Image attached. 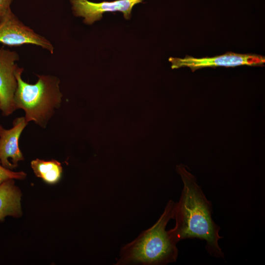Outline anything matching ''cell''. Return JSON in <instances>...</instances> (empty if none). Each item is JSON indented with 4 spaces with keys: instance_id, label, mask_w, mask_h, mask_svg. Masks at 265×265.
Listing matches in <instances>:
<instances>
[{
    "instance_id": "4",
    "label": "cell",
    "mask_w": 265,
    "mask_h": 265,
    "mask_svg": "<svg viewBox=\"0 0 265 265\" xmlns=\"http://www.w3.org/2000/svg\"><path fill=\"white\" fill-rule=\"evenodd\" d=\"M0 43L9 47L33 44L53 53L54 48L44 37L25 25L10 8L0 20Z\"/></svg>"
},
{
    "instance_id": "12",
    "label": "cell",
    "mask_w": 265,
    "mask_h": 265,
    "mask_svg": "<svg viewBox=\"0 0 265 265\" xmlns=\"http://www.w3.org/2000/svg\"><path fill=\"white\" fill-rule=\"evenodd\" d=\"M13 0H0V20L10 8Z\"/></svg>"
},
{
    "instance_id": "1",
    "label": "cell",
    "mask_w": 265,
    "mask_h": 265,
    "mask_svg": "<svg viewBox=\"0 0 265 265\" xmlns=\"http://www.w3.org/2000/svg\"><path fill=\"white\" fill-rule=\"evenodd\" d=\"M183 187L176 202L174 219L175 225L168 230L177 243L181 240L197 238L206 241V250L211 256L224 258L218 241L220 227L212 218V206L197 183L196 178L183 164L177 166Z\"/></svg>"
},
{
    "instance_id": "7",
    "label": "cell",
    "mask_w": 265,
    "mask_h": 265,
    "mask_svg": "<svg viewBox=\"0 0 265 265\" xmlns=\"http://www.w3.org/2000/svg\"><path fill=\"white\" fill-rule=\"evenodd\" d=\"M143 0H116L95 3L88 0H70L73 14L84 18L83 22L91 25L100 20L106 12L120 11L126 19H129L133 7Z\"/></svg>"
},
{
    "instance_id": "9",
    "label": "cell",
    "mask_w": 265,
    "mask_h": 265,
    "mask_svg": "<svg viewBox=\"0 0 265 265\" xmlns=\"http://www.w3.org/2000/svg\"><path fill=\"white\" fill-rule=\"evenodd\" d=\"M22 193L15 185L14 179L4 181L0 185V221L11 216L18 217L22 215Z\"/></svg>"
},
{
    "instance_id": "3",
    "label": "cell",
    "mask_w": 265,
    "mask_h": 265,
    "mask_svg": "<svg viewBox=\"0 0 265 265\" xmlns=\"http://www.w3.org/2000/svg\"><path fill=\"white\" fill-rule=\"evenodd\" d=\"M23 71L18 67L15 73L17 81L14 98L15 109L24 110L27 123L33 121L45 128L62 101L60 80L54 76L38 75L35 83H28L22 79Z\"/></svg>"
},
{
    "instance_id": "10",
    "label": "cell",
    "mask_w": 265,
    "mask_h": 265,
    "mask_svg": "<svg viewBox=\"0 0 265 265\" xmlns=\"http://www.w3.org/2000/svg\"><path fill=\"white\" fill-rule=\"evenodd\" d=\"M31 167L35 175L49 184L57 183L61 177L62 167L58 161H46L36 159L31 161Z\"/></svg>"
},
{
    "instance_id": "11",
    "label": "cell",
    "mask_w": 265,
    "mask_h": 265,
    "mask_svg": "<svg viewBox=\"0 0 265 265\" xmlns=\"http://www.w3.org/2000/svg\"><path fill=\"white\" fill-rule=\"evenodd\" d=\"M26 174L23 172H14L3 166L0 162V185L10 179L22 180L26 177Z\"/></svg>"
},
{
    "instance_id": "6",
    "label": "cell",
    "mask_w": 265,
    "mask_h": 265,
    "mask_svg": "<svg viewBox=\"0 0 265 265\" xmlns=\"http://www.w3.org/2000/svg\"><path fill=\"white\" fill-rule=\"evenodd\" d=\"M19 59L16 52L0 48V109L4 116L16 110L14 98L17 81L15 73L18 67L16 62Z\"/></svg>"
},
{
    "instance_id": "5",
    "label": "cell",
    "mask_w": 265,
    "mask_h": 265,
    "mask_svg": "<svg viewBox=\"0 0 265 265\" xmlns=\"http://www.w3.org/2000/svg\"><path fill=\"white\" fill-rule=\"evenodd\" d=\"M172 69L188 67L192 71L205 67H236L242 65L263 66L265 62L264 56L255 54H239L227 53L212 57L195 58L186 56L183 58H169Z\"/></svg>"
},
{
    "instance_id": "2",
    "label": "cell",
    "mask_w": 265,
    "mask_h": 265,
    "mask_svg": "<svg viewBox=\"0 0 265 265\" xmlns=\"http://www.w3.org/2000/svg\"><path fill=\"white\" fill-rule=\"evenodd\" d=\"M176 202L170 200L162 213L151 227L121 248L116 265H165L178 258L177 243L166 230L174 218Z\"/></svg>"
},
{
    "instance_id": "8",
    "label": "cell",
    "mask_w": 265,
    "mask_h": 265,
    "mask_svg": "<svg viewBox=\"0 0 265 265\" xmlns=\"http://www.w3.org/2000/svg\"><path fill=\"white\" fill-rule=\"evenodd\" d=\"M24 117L16 118L13 127L5 129L0 125V162L4 167L13 169L24 158L19 148V140L22 132L27 125Z\"/></svg>"
}]
</instances>
